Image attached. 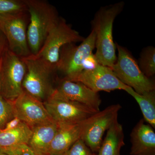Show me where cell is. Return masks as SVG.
Returning <instances> with one entry per match:
<instances>
[{
    "label": "cell",
    "instance_id": "3",
    "mask_svg": "<svg viewBox=\"0 0 155 155\" xmlns=\"http://www.w3.org/2000/svg\"><path fill=\"white\" fill-rule=\"evenodd\" d=\"M22 58L27 68L22 82L23 91L43 103L55 90L54 77L57 74L56 66L32 54Z\"/></svg>",
    "mask_w": 155,
    "mask_h": 155
},
{
    "label": "cell",
    "instance_id": "7",
    "mask_svg": "<svg viewBox=\"0 0 155 155\" xmlns=\"http://www.w3.org/2000/svg\"><path fill=\"white\" fill-rule=\"evenodd\" d=\"M84 38L60 17L50 30L41 49L35 56L56 66L62 47L67 44L81 42Z\"/></svg>",
    "mask_w": 155,
    "mask_h": 155
},
{
    "label": "cell",
    "instance_id": "9",
    "mask_svg": "<svg viewBox=\"0 0 155 155\" xmlns=\"http://www.w3.org/2000/svg\"><path fill=\"white\" fill-rule=\"evenodd\" d=\"M28 16V12L2 16L0 22V30L5 37L8 48L21 58L31 54L27 40Z\"/></svg>",
    "mask_w": 155,
    "mask_h": 155
},
{
    "label": "cell",
    "instance_id": "14",
    "mask_svg": "<svg viewBox=\"0 0 155 155\" xmlns=\"http://www.w3.org/2000/svg\"><path fill=\"white\" fill-rule=\"evenodd\" d=\"M88 119L74 124H58L47 155H63L75 142L81 138Z\"/></svg>",
    "mask_w": 155,
    "mask_h": 155
},
{
    "label": "cell",
    "instance_id": "11",
    "mask_svg": "<svg viewBox=\"0 0 155 155\" xmlns=\"http://www.w3.org/2000/svg\"><path fill=\"white\" fill-rule=\"evenodd\" d=\"M15 116L32 128L54 121L43 103L23 91L14 101Z\"/></svg>",
    "mask_w": 155,
    "mask_h": 155
},
{
    "label": "cell",
    "instance_id": "19",
    "mask_svg": "<svg viewBox=\"0 0 155 155\" xmlns=\"http://www.w3.org/2000/svg\"><path fill=\"white\" fill-rule=\"evenodd\" d=\"M125 91L133 97L138 104L145 122L155 129V90L139 94L128 86Z\"/></svg>",
    "mask_w": 155,
    "mask_h": 155
},
{
    "label": "cell",
    "instance_id": "24",
    "mask_svg": "<svg viewBox=\"0 0 155 155\" xmlns=\"http://www.w3.org/2000/svg\"><path fill=\"white\" fill-rule=\"evenodd\" d=\"M7 155H39L27 144L18 145L5 153Z\"/></svg>",
    "mask_w": 155,
    "mask_h": 155
},
{
    "label": "cell",
    "instance_id": "17",
    "mask_svg": "<svg viewBox=\"0 0 155 155\" xmlns=\"http://www.w3.org/2000/svg\"><path fill=\"white\" fill-rule=\"evenodd\" d=\"M31 133V128L23 122L14 129L0 130V151L5 154L18 145L27 144Z\"/></svg>",
    "mask_w": 155,
    "mask_h": 155
},
{
    "label": "cell",
    "instance_id": "15",
    "mask_svg": "<svg viewBox=\"0 0 155 155\" xmlns=\"http://www.w3.org/2000/svg\"><path fill=\"white\" fill-rule=\"evenodd\" d=\"M140 120L130 133V155H155V133L153 128Z\"/></svg>",
    "mask_w": 155,
    "mask_h": 155
},
{
    "label": "cell",
    "instance_id": "25",
    "mask_svg": "<svg viewBox=\"0 0 155 155\" xmlns=\"http://www.w3.org/2000/svg\"><path fill=\"white\" fill-rule=\"evenodd\" d=\"M99 64L97 61L94 54H92L87 58L83 66V70L94 69Z\"/></svg>",
    "mask_w": 155,
    "mask_h": 155
},
{
    "label": "cell",
    "instance_id": "29",
    "mask_svg": "<svg viewBox=\"0 0 155 155\" xmlns=\"http://www.w3.org/2000/svg\"><path fill=\"white\" fill-rule=\"evenodd\" d=\"M2 16H0V22H1V20H2Z\"/></svg>",
    "mask_w": 155,
    "mask_h": 155
},
{
    "label": "cell",
    "instance_id": "30",
    "mask_svg": "<svg viewBox=\"0 0 155 155\" xmlns=\"http://www.w3.org/2000/svg\"><path fill=\"white\" fill-rule=\"evenodd\" d=\"M118 155H120V154L119 153V154H118Z\"/></svg>",
    "mask_w": 155,
    "mask_h": 155
},
{
    "label": "cell",
    "instance_id": "5",
    "mask_svg": "<svg viewBox=\"0 0 155 155\" xmlns=\"http://www.w3.org/2000/svg\"><path fill=\"white\" fill-rule=\"evenodd\" d=\"M26 70L22 58L6 48L0 59V94L4 98L13 102L23 93Z\"/></svg>",
    "mask_w": 155,
    "mask_h": 155
},
{
    "label": "cell",
    "instance_id": "20",
    "mask_svg": "<svg viewBox=\"0 0 155 155\" xmlns=\"http://www.w3.org/2000/svg\"><path fill=\"white\" fill-rule=\"evenodd\" d=\"M138 65L147 77L150 78L155 74V48L149 46L144 48L140 53Z\"/></svg>",
    "mask_w": 155,
    "mask_h": 155
},
{
    "label": "cell",
    "instance_id": "22",
    "mask_svg": "<svg viewBox=\"0 0 155 155\" xmlns=\"http://www.w3.org/2000/svg\"><path fill=\"white\" fill-rule=\"evenodd\" d=\"M15 117L12 102L6 100L0 94V130H3L6 124Z\"/></svg>",
    "mask_w": 155,
    "mask_h": 155
},
{
    "label": "cell",
    "instance_id": "28",
    "mask_svg": "<svg viewBox=\"0 0 155 155\" xmlns=\"http://www.w3.org/2000/svg\"><path fill=\"white\" fill-rule=\"evenodd\" d=\"M0 155H7L6 154L2 152H1V151H0Z\"/></svg>",
    "mask_w": 155,
    "mask_h": 155
},
{
    "label": "cell",
    "instance_id": "12",
    "mask_svg": "<svg viewBox=\"0 0 155 155\" xmlns=\"http://www.w3.org/2000/svg\"><path fill=\"white\" fill-rule=\"evenodd\" d=\"M73 81L81 82L97 93L125 91L128 87L118 79L110 68L100 64L94 69L83 70Z\"/></svg>",
    "mask_w": 155,
    "mask_h": 155
},
{
    "label": "cell",
    "instance_id": "21",
    "mask_svg": "<svg viewBox=\"0 0 155 155\" xmlns=\"http://www.w3.org/2000/svg\"><path fill=\"white\" fill-rule=\"evenodd\" d=\"M27 12L25 0H0V16L18 15Z\"/></svg>",
    "mask_w": 155,
    "mask_h": 155
},
{
    "label": "cell",
    "instance_id": "2",
    "mask_svg": "<svg viewBox=\"0 0 155 155\" xmlns=\"http://www.w3.org/2000/svg\"><path fill=\"white\" fill-rule=\"evenodd\" d=\"M29 17L27 36L31 53L36 55L60 16L54 7L43 0H25Z\"/></svg>",
    "mask_w": 155,
    "mask_h": 155
},
{
    "label": "cell",
    "instance_id": "26",
    "mask_svg": "<svg viewBox=\"0 0 155 155\" xmlns=\"http://www.w3.org/2000/svg\"><path fill=\"white\" fill-rule=\"evenodd\" d=\"M22 122L17 117H15L13 119L9 121L5 126L3 130H9L14 129L18 127Z\"/></svg>",
    "mask_w": 155,
    "mask_h": 155
},
{
    "label": "cell",
    "instance_id": "10",
    "mask_svg": "<svg viewBox=\"0 0 155 155\" xmlns=\"http://www.w3.org/2000/svg\"><path fill=\"white\" fill-rule=\"evenodd\" d=\"M121 109L119 104L112 105L88 118L81 139L94 153L98 152L106 131L118 120Z\"/></svg>",
    "mask_w": 155,
    "mask_h": 155
},
{
    "label": "cell",
    "instance_id": "6",
    "mask_svg": "<svg viewBox=\"0 0 155 155\" xmlns=\"http://www.w3.org/2000/svg\"><path fill=\"white\" fill-rule=\"evenodd\" d=\"M116 44L118 57L111 69L116 77L138 94L155 90L154 82L142 72L131 53L124 47Z\"/></svg>",
    "mask_w": 155,
    "mask_h": 155
},
{
    "label": "cell",
    "instance_id": "1",
    "mask_svg": "<svg viewBox=\"0 0 155 155\" xmlns=\"http://www.w3.org/2000/svg\"><path fill=\"white\" fill-rule=\"evenodd\" d=\"M123 2L101 7L91 22L95 35L94 54L99 64L112 68L117 60L116 44L113 38V25L116 17L123 11Z\"/></svg>",
    "mask_w": 155,
    "mask_h": 155
},
{
    "label": "cell",
    "instance_id": "16",
    "mask_svg": "<svg viewBox=\"0 0 155 155\" xmlns=\"http://www.w3.org/2000/svg\"><path fill=\"white\" fill-rule=\"evenodd\" d=\"M58 127V123L54 121L35 126L31 128L32 133L27 144L38 154L47 155Z\"/></svg>",
    "mask_w": 155,
    "mask_h": 155
},
{
    "label": "cell",
    "instance_id": "23",
    "mask_svg": "<svg viewBox=\"0 0 155 155\" xmlns=\"http://www.w3.org/2000/svg\"><path fill=\"white\" fill-rule=\"evenodd\" d=\"M63 155H97L93 152L81 138L75 142Z\"/></svg>",
    "mask_w": 155,
    "mask_h": 155
},
{
    "label": "cell",
    "instance_id": "8",
    "mask_svg": "<svg viewBox=\"0 0 155 155\" xmlns=\"http://www.w3.org/2000/svg\"><path fill=\"white\" fill-rule=\"evenodd\" d=\"M43 104L53 120L59 124L80 123L98 112L80 103L54 94Z\"/></svg>",
    "mask_w": 155,
    "mask_h": 155
},
{
    "label": "cell",
    "instance_id": "13",
    "mask_svg": "<svg viewBox=\"0 0 155 155\" xmlns=\"http://www.w3.org/2000/svg\"><path fill=\"white\" fill-rule=\"evenodd\" d=\"M53 94L80 103L97 112L100 111L102 101L98 93L94 91L81 82L59 79Z\"/></svg>",
    "mask_w": 155,
    "mask_h": 155
},
{
    "label": "cell",
    "instance_id": "4",
    "mask_svg": "<svg viewBox=\"0 0 155 155\" xmlns=\"http://www.w3.org/2000/svg\"><path fill=\"white\" fill-rule=\"evenodd\" d=\"M95 48V35L93 31L81 43L67 44L60 50L59 59L56 65L57 74L63 75L61 79L73 81L83 70L84 61Z\"/></svg>",
    "mask_w": 155,
    "mask_h": 155
},
{
    "label": "cell",
    "instance_id": "27",
    "mask_svg": "<svg viewBox=\"0 0 155 155\" xmlns=\"http://www.w3.org/2000/svg\"><path fill=\"white\" fill-rule=\"evenodd\" d=\"M8 47V43L5 37L0 30V59L4 51Z\"/></svg>",
    "mask_w": 155,
    "mask_h": 155
},
{
    "label": "cell",
    "instance_id": "18",
    "mask_svg": "<svg viewBox=\"0 0 155 155\" xmlns=\"http://www.w3.org/2000/svg\"><path fill=\"white\" fill-rule=\"evenodd\" d=\"M124 140L123 127L117 120L107 130L97 155H118L125 145Z\"/></svg>",
    "mask_w": 155,
    "mask_h": 155
}]
</instances>
